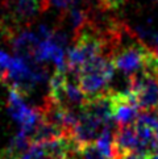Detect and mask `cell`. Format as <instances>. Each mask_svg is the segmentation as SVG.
<instances>
[{
  "mask_svg": "<svg viewBox=\"0 0 158 159\" xmlns=\"http://www.w3.org/2000/svg\"><path fill=\"white\" fill-rule=\"evenodd\" d=\"M8 41L11 42V46L16 53V57L28 61H36V52L41 42L36 33L26 29H17L13 34L9 36Z\"/></svg>",
  "mask_w": 158,
  "mask_h": 159,
  "instance_id": "obj_4",
  "label": "cell"
},
{
  "mask_svg": "<svg viewBox=\"0 0 158 159\" xmlns=\"http://www.w3.org/2000/svg\"><path fill=\"white\" fill-rule=\"evenodd\" d=\"M115 75L112 61L105 55H98L88 61L78 71V83L87 99H92L108 91Z\"/></svg>",
  "mask_w": 158,
  "mask_h": 159,
  "instance_id": "obj_1",
  "label": "cell"
},
{
  "mask_svg": "<svg viewBox=\"0 0 158 159\" xmlns=\"http://www.w3.org/2000/svg\"><path fill=\"white\" fill-rule=\"evenodd\" d=\"M52 5H54L55 8L61 9L62 12H66L72 4L75 3V0H50Z\"/></svg>",
  "mask_w": 158,
  "mask_h": 159,
  "instance_id": "obj_9",
  "label": "cell"
},
{
  "mask_svg": "<svg viewBox=\"0 0 158 159\" xmlns=\"http://www.w3.org/2000/svg\"><path fill=\"white\" fill-rule=\"evenodd\" d=\"M118 159H149V157H146L141 152H137V151H131V152H125Z\"/></svg>",
  "mask_w": 158,
  "mask_h": 159,
  "instance_id": "obj_10",
  "label": "cell"
},
{
  "mask_svg": "<svg viewBox=\"0 0 158 159\" xmlns=\"http://www.w3.org/2000/svg\"><path fill=\"white\" fill-rule=\"evenodd\" d=\"M115 145L117 157L120 158L125 152L137 151L138 149V135L134 124L117 126L115 132Z\"/></svg>",
  "mask_w": 158,
  "mask_h": 159,
  "instance_id": "obj_5",
  "label": "cell"
},
{
  "mask_svg": "<svg viewBox=\"0 0 158 159\" xmlns=\"http://www.w3.org/2000/svg\"><path fill=\"white\" fill-rule=\"evenodd\" d=\"M50 0H16L9 13V20L13 28L21 29L24 25H29L38 15L50 8Z\"/></svg>",
  "mask_w": 158,
  "mask_h": 159,
  "instance_id": "obj_3",
  "label": "cell"
},
{
  "mask_svg": "<svg viewBox=\"0 0 158 159\" xmlns=\"http://www.w3.org/2000/svg\"><path fill=\"white\" fill-rule=\"evenodd\" d=\"M12 59H13V57L7 54L4 50H0V75H3L9 69L11 63H12Z\"/></svg>",
  "mask_w": 158,
  "mask_h": 159,
  "instance_id": "obj_8",
  "label": "cell"
},
{
  "mask_svg": "<svg viewBox=\"0 0 158 159\" xmlns=\"http://www.w3.org/2000/svg\"><path fill=\"white\" fill-rule=\"evenodd\" d=\"M69 159H108L96 143H84V145H77L74 150L71 151Z\"/></svg>",
  "mask_w": 158,
  "mask_h": 159,
  "instance_id": "obj_6",
  "label": "cell"
},
{
  "mask_svg": "<svg viewBox=\"0 0 158 159\" xmlns=\"http://www.w3.org/2000/svg\"><path fill=\"white\" fill-rule=\"evenodd\" d=\"M127 0H98L99 7L103 11H117L124 7Z\"/></svg>",
  "mask_w": 158,
  "mask_h": 159,
  "instance_id": "obj_7",
  "label": "cell"
},
{
  "mask_svg": "<svg viewBox=\"0 0 158 159\" xmlns=\"http://www.w3.org/2000/svg\"><path fill=\"white\" fill-rule=\"evenodd\" d=\"M154 134H156V139H157V143H158V124H157V126L154 128Z\"/></svg>",
  "mask_w": 158,
  "mask_h": 159,
  "instance_id": "obj_11",
  "label": "cell"
},
{
  "mask_svg": "<svg viewBox=\"0 0 158 159\" xmlns=\"http://www.w3.org/2000/svg\"><path fill=\"white\" fill-rule=\"evenodd\" d=\"M25 96L19 92L13 87H8V98L7 108L11 117L20 125V132L32 137L36 125L40 121V111L38 108H29L24 100ZM32 141V139H30Z\"/></svg>",
  "mask_w": 158,
  "mask_h": 159,
  "instance_id": "obj_2",
  "label": "cell"
}]
</instances>
